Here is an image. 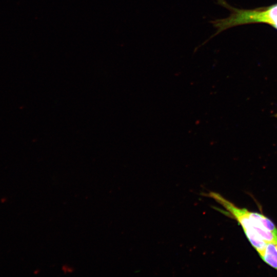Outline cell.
I'll list each match as a JSON object with an SVG mask.
<instances>
[{"instance_id":"obj_1","label":"cell","mask_w":277,"mask_h":277,"mask_svg":"<svg viewBox=\"0 0 277 277\" xmlns=\"http://www.w3.org/2000/svg\"><path fill=\"white\" fill-rule=\"evenodd\" d=\"M205 195L214 199L234 217L241 225L251 244L261 256L263 253L267 243L263 241L257 232L252 221L246 214V209L236 207L221 194L216 192H210Z\"/></svg>"},{"instance_id":"obj_2","label":"cell","mask_w":277,"mask_h":277,"mask_svg":"<svg viewBox=\"0 0 277 277\" xmlns=\"http://www.w3.org/2000/svg\"><path fill=\"white\" fill-rule=\"evenodd\" d=\"M268 265L277 270V245L267 243L265 250L260 256Z\"/></svg>"},{"instance_id":"obj_3","label":"cell","mask_w":277,"mask_h":277,"mask_svg":"<svg viewBox=\"0 0 277 277\" xmlns=\"http://www.w3.org/2000/svg\"><path fill=\"white\" fill-rule=\"evenodd\" d=\"M62 270L64 273H70L73 272L74 268L70 265L65 264L62 266Z\"/></svg>"}]
</instances>
